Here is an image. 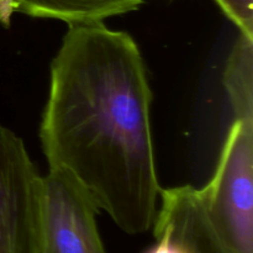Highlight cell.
Returning <instances> with one entry per match:
<instances>
[{
	"label": "cell",
	"mask_w": 253,
	"mask_h": 253,
	"mask_svg": "<svg viewBox=\"0 0 253 253\" xmlns=\"http://www.w3.org/2000/svg\"><path fill=\"white\" fill-rule=\"evenodd\" d=\"M155 222L172 227L190 253H234L212 225L199 189L192 185L161 189Z\"/></svg>",
	"instance_id": "cell-5"
},
{
	"label": "cell",
	"mask_w": 253,
	"mask_h": 253,
	"mask_svg": "<svg viewBox=\"0 0 253 253\" xmlns=\"http://www.w3.org/2000/svg\"><path fill=\"white\" fill-rule=\"evenodd\" d=\"M143 0H0V21L9 26L14 12L54 19L71 25L103 22L111 16L135 11Z\"/></svg>",
	"instance_id": "cell-6"
},
{
	"label": "cell",
	"mask_w": 253,
	"mask_h": 253,
	"mask_svg": "<svg viewBox=\"0 0 253 253\" xmlns=\"http://www.w3.org/2000/svg\"><path fill=\"white\" fill-rule=\"evenodd\" d=\"M98 208L63 169L42 177L41 253H106L96 226Z\"/></svg>",
	"instance_id": "cell-4"
},
{
	"label": "cell",
	"mask_w": 253,
	"mask_h": 253,
	"mask_svg": "<svg viewBox=\"0 0 253 253\" xmlns=\"http://www.w3.org/2000/svg\"><path fill=\"white\" fill-rule=\"evenodd\" d=\"M203 202L234 253H253V123L234 120Z\"/></svg>",
	"instance_id": "cell-2"
},
{
	"label": "cell",
	"mask_w": 253,
	"mask_h": 253,
	"mask_svg": "<svg viewBox=\"0 0 253 253\" xmlns=\"http://www.w3.org/2000/svg\"><path fill=\"white\" fill-rule=\"evenodd\" d=\"M224 86L235 120L253 123V39L240 35L224 71Z\"/></svg>",
	"instance_id": "cell-7"
},
{
	"label": "cell",
	"mask_w": 253,
	"mask_h": 253,
	"mask_svg": "<svg viewBox=\"0 0 253 253\" xmlns=\"http://www.w3.org/2000/svg\"><path fill=\"white\" fill-rule=\"evenodd\" d=\"M153 232L157 242L146 253H190L184 241L167 224L155 222Z\"/></svg>",
	"instance_id": "cell-9"
},
{
	"label": "cell",
	"mask_w": 253,
	"mask_h": 253,
	"mask_svg": "<svg viewBox=\"0 0 253 253\" xmlns=\"http://www.w3.org/2000/svg\"><path fill=\"white\" fill-rule=\"evenodd\" d=\"M224 14L239 27L240 32L253 39V0H215Z\"/></svg>",
	"instance_id": "cell-8"
},
{
	"label": "cell",
	"mask_w": 253,
	"mask_h": 253,
	"mask_svg": "<svg viewBox=\"0 0 253 253\" xmlns=\"http://www.w3.org/2000/svg\"><path fill=\"white\" fill-rule=\"evenodd\" d=\"M152 91L135 40L103 22L71 25L51 64L40 138L98 210L130 235L148 231L160 187L151 132Z\"/></svg>",
	"instance_id": "cell-1"
},
{
	"label": "cell",
	"mask_w": 253,
	"mask_h": 253,
	"mask_svg": "<svg viewBox=\"0 0 253 253\" xmlns=\"http://www.w3.org/2000/svg\"><path fill=\"white\" fill-rule=\"evenodd\" d=\"M41 188L22 140L0 124V253H41Z\"/></svg>",
	"instance_id": "cell-3"
}]
</instances>
